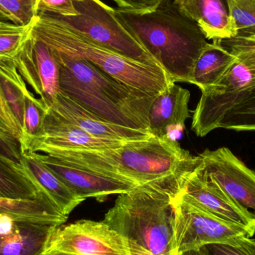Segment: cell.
<instances>
[{
  "mask_svg": "<svg viewBox=\"0 0 255 255\" xmlns=\"http://www.w3.org/2000/svg\"><path fill=\"white\" fill-rule=\"evenodd\" d=\"M254 84L255 73L238 58L217 85L202 91L193 112L192 130L198 136L203 137L218 128L237 94Z\"/></svg>",
  "mask_w": 255,
  "mask_h": 255,
  "instance_id": "30bf717a",
  "label": "cell"
},
{
  "mask_svg": "<svg viewBox=\"0 0 255 255\" xmlns=\"http://www.w3.org/2000/svg\"><path fill=\"white\" fill-rule=\"evenodd\" d=\"M34 153L40 162L83 201L94 198L98 202H104L109 196L127 193L136 187L133 183L80 167L49 154Z\"/></svg>",
  "mask_w": 255,
  "mask_h": 255,
  "instance_id": "4fadbf2b",
  "label": "cell"
},
{
  "mask_svg": "<svg viewBox=\"0 0 255 255\" xmlns=\"http://www.w3.org/2000/svg\"><path fill=\"white\" fill-rule=\"evenodd\" d=\"M118 7L132 11H148L155 8L161 0H112Z\"/></svg>",
  "mask_w": 255,
  "mask_h": 255,
  "instance_id": "836d02e7",
  "label": "cell"
},
{
  "mask_svg": "<svg viewBox=\"0 0 255 255\" xmlns=\"http://www.w3.org/2000/svg\"><path fill=\"white\" fill-rule=\"evenodd\" d=\"M0 155L18 163H22L19 141L10 133L0 130Z\"/></svg>",
  "mask_w": 255,
  "mask_h": 255,
  "instance_id": "1f68e13d",
  "label": "cell"
},
{
  "mask_svg": "<svg viewBox=\"0 0 255 255\" xmlns=\"http://www.w3.org/2000/svg\"><path fill=\"white\" fill-rule=\"evenodd\" d=\"M37 13H49L58 16L77 15L73 0H36Z\"/></svg>",
  "mask_w": 255,
  "mask_h": 255,
  "instance_id": "4dcf8cb0",
  "label": "cell"
},
{
  "mask_svg": "<svg viewBox=\"0 0 255 255\" xmlns=\"http://www.w3.org/2000/svg\"><path fill=\"white\" fill-rule=\"evenodd\" d=\"M0 21H10V18L8 17L7 14L4 13V12L1 11L0 10Z\"/></svg>",
  "mask_w": 255,
  "mask_h": 255,
  "instance_id": "d590c367",
  "label": "cell"
},
{
  "mask_svg": "<svg viewBox=\"0 0 255 255\" xmlns=\"http://www.w3.org/2000/svg\"><path fill=\"white\" fill-rule=\"evenodd\" d=\"M130 255L124 237L104 221L80 220L54 229L43 255Z\"/></svg>",
  "mask_w": 255,
  "mask_h": 255,
  "instance_id": "ba28073f",
  "label": "cell"
},
{
  "mask_svg": "<svg viewBox=\"0 0 255 255\" xmlns=\"http://www.w3.org/2000/svg\"><path fill=\"white\" fill-rule=\"evenodd\" d=\"M49 107L52 108L87 133L100 139L128 142L152 136L147 130L121 127L108 122L88 112L61 91Z\"/></svg>",
  "mask_w": 255,
  "mask_h": 255,
  "instance_id": "2e32d148",
  "label": "cell"
},
{
  "mask_svg": "<svg viewBox=\"0 0 255 255\" xmlns=\"http://www.w3.org/2000/svg\"><path fill=\"white\" fill-rule=\"evenodd\" d=\"M0 88L15 119L22 129L25 98L33 93L28 89L18 72L13 58L0 57Z\"/></svg>",
  "mask_w": 255,
  "mask_h": 255,
  "instance_id": "7402d4cb",
  "label": "cell"
},
{
  "mask_svg": "<svg viewBox=\"0 0 255 255\" xmlns=\"http://www.w3.org/2000/svg\"><path fill=\"white\" fill-rule=\"evenodd\" d=\"M48 195L23 163L0 155V198L13 200L34 199Z\"/></svg>",
  "mask_w": 255,
  "mask_h": 255,
  "instance_id": "44dd1931",
  "label": "cell"
},
{
  "mask_svg": "<svg viewBox=\"0 0 255 255\" xmlns=\"http://www.w3.org/2000/svg\"><path fill=\"white\" fill-rule=\"evenodd\" d=\"M225 48L230 51L250 70L255 73V40L249 37H235L221 40Z\"/></svg>",
  "mask_w": 255,
  "mask_h": 255,
  "instance_id": "f1b7e54d",
  "label": "cell"
},
{
  "mask_svg": "<svg viewBox=\"0 0 255 255\" xmlns=\"http://www.w3.org/2000/svg\"><path fill=\"white\" fill-rule=\"evenodd\" d=\"M249 38H253V39H255V36H254V37H249Z\"/></svg>",
  "mask_w": 255,
  "mask_h": 255,
  "instance_id": "f35d334b",
  "label": "cell"
},
{
  "mask_svg": "<svg viewBox=\"0 0 255 255\" xmlns=\"http://www.w3.org/2000/svg\"><path fill=\"white\" fill-rule=\"evenodd\" d=\"M218 128L236 131L255 130V84L237 94Z\"/></svg>",
  "mask_w": 255,
  "mask_h": 255,
  "instance_id": "cb8c5ba5",
  "label": "cell"
},
{
  "mask_svg": "<svg viewBox=\"0 0 255 255\" xmlns=\"http://www.w3.org/2000/svg\"><path fill=\"white\" fill-rule=\"evenodd\" d=\"M199 156L208 178L255 224V171L227 147L206 149Z\"/></svg>",
  "mask_w": 255,
  "mask_h": 255,
  "instance_id": "9c48e42d",
  "label": "cell"
},
{
  "mask_svg": "<svg viewBox=\"0 0 255 255\" xmlns=\"http://www.w3.org/2000/svg\"><path fill=\"white\" fill-rule=\"evenodd\" d=\"M177 255H208L205 250V247L198 249V250H190V251L186 252V253H182V254Z\"/></svg>",
  "mask_w": 255,
  "mask_h": 255,
  "instance_id": "e575fe53",
  "label": "cell"
},
{
  "mask_svg": "<svg viewBox=\"0 0 255 255\" xmlns=\"http://www.w3.org/2000/svg\"><path fill=\"white\" fill-rule=\"evenodd\" d=\"M173 196L151 186L118 196L103 221L124 237L130 255H176Z\"/></svg>",
  "mask_w": 255,
  "mask_h": 255,
  "instance_id": "277c9868",
  "label": "cell"
},
{
  "mask_svg": "<svg viewBox=\"0 0 255 255\" xmlns=\"http://www.w3.org/2000/svg\"><path fill=\"white\" fill-rule=\"evenodd\" d=\"M31 34L52 50L88 61L117 80L142 92L158 94L174 83L161 67L133 61L97 44L50 13H37Z\"/></svg>",
  "mask_w": 255,
  "mask_h": 255,
  "instance_id": "5b68a950",
  "label": "cell"
},
{
  "mask_svg": "<svg viewBox=\"0 0 255 255\" xmlns=\"http://www.w3.org/2000/svg\"><path fill=\"white\" fill-rule=\"evenodd\" d=\"M0 10L17 25H30L37 15L36 0H0Z\"/></svg>",
  "mask_w": 255,
  "mask_h": 255,
  "instance_id": "83f0119b",
  "label": "cell"
},
{
  "mask_svg": "<svg viewBox=\"0 0 255 255\" xmlns=\"http://www.w3.org/2000/svg\"><path fill=\"white\" fill-rule=\"evenodd\" d=\"M0 120L8 129L10 134L20 142L22 139V129L10 111L3 95L1 88H0Z\"/></svg>",
  "mask_w": 255,
  "mask_h": 255,
  "instance_id": "d6a6232c",
  "label": "cell"
},
{
  "mask_svg": "<svg viewBox=\"0 0 255 255\" xmlns=\"http://www.w3.org/2000/svg\"><path fill=\"white\" fill-rule=\"evenodd\" d=\"M181 193L222 220L255 229V223L208 178L202 165L189 177Z\"/></svg>",
  "mask_w": 255,
  "mask_h": 255,
  "instance_id": "e0dca14e",
  "label": "cell"
},
{
  "mask_svg": "<svg viewBox=\"0 0 255 255\" xmlns=\"http://www.w3.org/2000/svg\"><path fill=\"white\" fill-rule=\"evenodd\" d=\"M70 255L59 254V253H54V254H48V255Z\"/></svg>",
  "mask_w": 255,
  "mask_h": 255,
  "instance_id": "74e56055",
  "label": "cell"
},
{
  "mask_svg": "<svg viewBox=\"0 0 255 255\" xmlns=\"http://www.w3.org/2000/svg\"><path fill=\"white\" fill-rule=\"evenodd\" d=\"M43 154L136 186L160 189L174 198L202 165L201 157L192 155L178 141L153 136L106 149L49 150Z\"/></svg>",
  "mask_w": 255,
  "mask_h": 255,
  "instance_id": "6da1fadb",
  "label": "cell"
},
{
  "mask_svg": "<svg viewBox=\"0 0 255 255\" xmlns=\"http://www.w3.org/2000/svg\"><path fill=\"white\" fill-rule=\"evenodd\" d=\"M181 11L196 22L207 40L237 37L228 0H174Z\"/></svg>",
  "mask_w": 255,
  "mask_h": 255,
  "instance_id": "ac0fdd59",
  "label": "cell"
},
{
  "mask_svg": "<svg viewBox=\"0 0 255 255\" xmlns=\"http://www.w3.org/2000/svg\"><path fill=\"white\" fill-rule=\"evenodd\" d=\"M32 23L17 25L10 21H0V57L13 58L31 35Z\"/></svg>",
  "mask_w": 255,
  "mask_h": 255,
  "instance_id": "d4e9b609",
  "label": "cell"
},
{
  "mask_svg": "<svg viewBox=\"0 0 255 255\" xmlns=\"http://www.w3.org/2000/svg\"><path fill=\"white\" fill-rule=\"evenodd\" d=\"M208 255H255V241L251 238H241L229 243L205 246Z\"/></svg>",
  "mask_w": 255,
  "mask_h": 255,
  "instance_id": "f546056e",
  "label": "cell"
},
{
  "mask_svg": "<svg viewBox=\"0 0 255 255\" xmlns=\"http://www.w3.org/2000/svg\"><path fill=\"white\" fill-rule=\"evenodd\" d=\"M175 250L177 255L208 244L229 243L254 236L255 229L216 217L183 193L173 199Z\"/></svg>",
  "mask_w": 255,
  "mask_h": 255,
  "instance_id": "52a82bcc",
  "label": "cell"
},
{
  "mask_svg": "<svg viewBox=\"0 0 255 255\" xmlns=\"http://www.w3.org/2000/svg\"><path fill=\"white\" fill-rule=\"evenodd\" d=\"M0 130H1V131L6 132V133H10L8 129H7V127H6L5 126H4V124H3L2 122H1V120H0Z\"/></svg>",
  "mask_w": 255,
  "mask_h": 255,
  "instance_id": "8d00e7d4",
  "label": "cell"
},
{
  "mask_svg": "<svg viewBox=\"0 0 255 255\" xmlns=\"http://www.w3.org/2000/svg\"><path fill=\"white\" fill-rule=\"evenodd\" d=\"M125 142L95 137L66 119L52 108L46 109L39 131L20 143L21 153L49 150H102Z\"/></svg>",
  "mask_w": 255,
  "mask_h": 255,
  "instance_id": "8fae6325",
  "label": "cell"
},
{
  "mask_svg": "<svg viewBox=\"0 0 255 255\" xmlns=\"http://www.w3.org/2000/svg\"><path fill=\"white\" fill-rule=\"evenodd\" d=\"M115 16L174 83H190L193 67L208 42L196 22L174 0L148 11L117 7Z\"/></svg>",
  "mask_w": 255,
  "mask_h": 255,
  "instance_id": "7a4b0ae2",
  "label": "cell"
},
{
  "mask_svg": "<svg viewBox=\"0 0 255 255\" xmlns=\"http://www.w3.org/2000/svg\"><path fill=\"white\" fill-rule=\"evenodd\" d=\"M52 51L59 64L62 94L108 122L149 132L148 112L157 94L128 86L88 61Z\"/></svg>",
  "mask_w": 255,
  "mask_h": 255,
  "instance_id": "3957f363",
  "label": "cell"
},
{
  "mask_svg": "<svg viewBox=\"0 0 255 255\" xmlns=\"http://www.w3.org/2000/svg\"><path fill=\"white\" fill-rule=\"evenodd\" d=\"M22 161L64 215L69 217L70 213L84 202L53 172L40 162L34 152H22Z\"/></svg>",
  "mask_w": 255,
  "mask_h": 255,
  "instance_id": "ffe728a7",
  "label": "cell"
},
{
  "mask_svg": "<svg viewBox=\"0 0 255 255\" xmlns=\"http://www.w3.org/2000/svg\"><path fill=\"white\" fill-rule=\"evenodd\" d=\"M73 1L77 15L62 16L50 14L97 44L133 61L160 67L117 19L115 8L101 0Z\"/></svg>",
  "mask_w": 255,
  "mask_h": 255,
  "instance_id": "8992f818",
  "label": "cell"
},
{
  "mask_svg": "<svg viewBox=\"0 0 255 255\" xmlns=\"http://www.w3.org/2000/svg\"><path fill=\"white\" fill-rule=\"evenodd\" d=\"M237 37L255 36V0H228Z\"/></svg>",
  "mask_w": 255,
  "mask_h": 255,
  "instance_id": "484cf974",
  "label": "cell"
},
{
  "mask_svg": "<svg viewBox=\"0 0 255 255\" xmlns=\"http://www.w3.org/2000/svg\"><path fill=\"white\" fill-rule=\"evenodd\" d=\"M27 85L46 108L60 93V67L52 49L31 34L13 57Z\"/></svg>",
  "mask_w": 255,
  "mask_h": 255,
  "instance_id": "7c38bea8",
  "label": "cell"
},
{
  "mask_svg": "<svg viewBox=\"0 0 255 255\" xmlns=\"http://www.w3.org/2000/svg\"><path fill=\"white\" fill-rule=\"evenodd\" d=\"M238 58L223 46L221 41L208 43L195 63L190 84L201 91L217 85Z\"/></svg>",
  "mask_w": 255,
  "mask_h": 255,
  "instance_id": "d6986e66",
  "label": "cell"
},
{
  "mask_svg": "<svg viewBox=\"0 0 255 255\" xmlns=\"http://www.w3.org/2000/svg\"><path fill=\"white\" fill-rule=\"evenodd\" d=\"M47 108L42 103L34 94L25 98V112L22 129V139L34 136L40 130Z\"/></svg>",
  "mask_w": 255,
  "mask_h": 255,
  "instance_id": "4316f807",
  "label": "cell"
},
{
  "mask_svg": "<svg viewBox=\"0 0 255 255\" xmlns=\"http://www.w3.org/2000/svg\"><path fill=\"white\" fill-rule=\"evenodd\" d=\"M254 241H255V238H254Z\"/></svg>",
  "mask_w": 255,
  "mask_h": 255,
  "instance_id": "ab89813d",
  "label": "cell"
},
{
  "mask_svg": "<svg viewBox=\"0 0 255 255\" xmlns=\"http://www.w3.org/2000/svg\"><path fill=\"white\" fill-rule=\"evenodd\" d=\"M190 93L172 83L153 100L148 112V130L153 136L177 140L190 118Z\"/></svg>",
  "mask_w": 255,
  "mask_h": 255,
  "instance_id": "9a60e30c",
  "label": "cell"
},
{
  "mask_svg": "<svg viewBox=\"0 0 255 255\" xmlns=\"http://www.w3.org/2000/svg\"><path fill=\"white\" fill-rule=\"evenodd\" d=\"M58 226L35 217L0 214V255H43Z\"/></svg>",
  "mask_w": 255,
  "mask_h": 255,
  "instance_id": "5bb4252c",
  "label": "cell"
},
{
  "mask_svg": "<svg viewBox=\"0 0 255 255\" xmlns=\"http://www.w3.org/2000/svg\"><path fill=\"white\" fill-rule=\"evenodd\" d=\"M28 216L52 222L61 226L68 217L64 215L48 195L34 199L13 200L0 198V214Z\"/></svg>",
  "mask_w": 255,
  "mask_h": 255,
  "instance_id": "603a6c76",
  "label": "cell"
}]
</instances>
